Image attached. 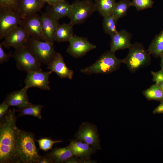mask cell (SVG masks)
Segmentation results:
<instances>
[{
    "mask_svg": "<svg viewBox=\"0 0 163 163\" xmlns=\"http://www.w3.org/2000/svg\"><path fill=\"white\" fill-rule=\"evenodd\" d=\"M2 43H0V63L2 64L8 60V58L11 57V53L8 54L5 52L3 48Z\"/></svg>",
    "mask_w": 163,
    "mask_h": 163,
    "instance_id": "32",
    "label": "cell"
},
{
    "mask_svg": "<svg viewBox=\"0 0 163 163\" xmlns=\"http://www.w3.org/2000/svg\"><path fill=\"white\" fill-rule=\"evenodd\" d=\"M99 136L96 126L88 122L82 123L75 136L76 140L85 143L96 150L101 149Z\"/></svg>",
    "mask_w": 163,
    "mask_h": 163,
    "instance_id": "8",
    "label": "cell"
},
{
    "mask_svg": "<svg viewBox=\"0 0 163 163\" xmlns=\"http://www.w3.org/2000/svg\"><path fill=\"white\" fill-rule=\"evenodd\" d=\"M73 26L70 23L59 24L55 32L54 41L58 42L69 41L74 35Z\"/></svg>",
    "mask_w": 163,
    "mask_h": 163,
    "instance_id": "21",
    "label": "cell"
},
{
    "mask_svg": "<svg viewBox=\"0 0 163 163\" xmlns=\"http://www.w3.org/2000/svg\"><path fill=\"white\" fill-rule=\"evenodd\" d=\"M20 26L26 30L30 37L45 41L40 16L37 13L31 14L22 19Z\"/></svg>",
    "mask_w": 163,
    "mask_h": 163,
    "instance_id": "13",
    "label": "cell"
},
{
    "mask_svg": "<svg viewBox=\"0 0 163 163\" xmlns=\"http://www.w3.org/2000/svg\"><path fill=\"white\" fill-rule=\"evenodd\" d=\"M116 0H95L96 11L103 17L111 14Z\"/></svg>",
    "mask_w": 163,
    "mask_h": 163,
    "instance_id": "24",
    "label": "cell"
},
{
    "mask_svg": "<svg viewBox=\"0 0 163 163\" xmlns=\"http://www.w3.org/2000/svg\"><path fill=\"white\" fill-rule=\"evenodd\" d=\"M74 156L82 159H90L91 156L96 152V149L80 141L71 140L68 145Z\"/></svg>",
    "mask_w": 163,
    "mask_h": 163,
    "instance_id": "18",
    "label": "cell"
},
{
    "mask_svg": "<svg viewBox=\"0 0 163 163\" xmlns=\"http://www.w3.org/2000/svg\"><path fill=\"white\" fill-rule=\"evenodd\" d=\"M16 110H8L0 119V163H19L16 152L18 129L16 125Z\"/></svg>",
    "mask_w": 163,
    "mask_h": 163,
    "instance_id": "1",
    "label": "cell"
},
{
    "mask_svg": "<svg viewBox=\"0 0 163 163\" xmlns=\"http://www.w3.org/2000/svg\"><path fill=\"white\" fill-rule=\"evenodd\" d=\"M35 140L38 143L39 149L45 152L52 149L53 145L55 143L62 142L60 140H53L50 138L47 137L42 138L38 140L35 139Z\"/></svg>",
    "mask_w": 163,
    "mask_h": 163,
    "instance_id": "29",
    "label": "cell"
},
{
    "mask_svg": "<svg viewBox=\"0 0 163 163\" xmlns=\"http://www.w3.org/2000/svg\"><path fill=\"white\" fill-rule=\"evenodd\" d=\"M161 58L160 66L161 69L163 70V54L160 57Z\"/></svg>",
    "mask_w": 163,
    "mask_h": 163,
    "instance_id": "39",
    "label": "cell"
},
{
    "mask_svg": "<svg viewBox=\"0 0 163 163\" xmlns=\"http://www.w3.org/2000/svg\"><path fill=\"white\" fill-rule=\"evenodd\" d=\"M30 37L26 30L19 25L4 37L2 43L6 48L9 49L12 47L16 49L25 46Z\"/></svg>",
    "mask_w": 163,
    "mask_h": 163,
    "instance_id": "10",
    "label": "cell"
},
{
    "mask_svg": "<svg viewBox=\"0 0 163 163\" xmlns=\"http://www.w3.org/2000/svg\"><path fill=\"white\" fill-rule=\"evenodd\" d=\"M143 95L148 101H163V91L156 83L142 91Z\"/></svg>",
    "mask_w": 163,
    "mask_h": 163,
    "instance_id": "26",
    "label": "cell"
},
{
    "mask_svg": "<svg viewBox=\"0 0 163 163\" xmlns=\"http://www.w3.org/2000/svg\"><path fill=\"white\" fill-rule=\"evenodd\" d=\"M17 0H0L1 9L18 11Z\"/></svg>",
    "mask_w": 163,
    "mask_h": 163,
    "instance_id": "31",
    "label": "cell"
},
{
    "mask_svg": "<svg viewBox=\"0 0 163 163\" xmlns=\"http://www.w3.org/2000/svg\"><path fill=\"white\" fill-rule=\"evenodd\" d=\"M9 106L4 101L0 105V119L3 117L8 110Z\"/></svg>",
    "mask_w": 163,
    "mask_h": 163,
    "instance_id": "34",
    "label": "cell"
},
{
    "mask_svg": "<svg viewBox=\"0 0 163 163\" xmlns=\"http://www.w3.org/2000/svg\"><path fill=\"white\" fill-rule=\"evenodd\" d=\"M40 18L45 41L54 43V35L59 24V20L48 12L42 13Z\"/></svg>",
    "mask_w": 163,
    "mask_h": 163,
    "instance_id": "14",
    "label": "cell"
},
{
    "mask_svg": "<svg viewBox=\"0 0 163 163\" xmlns=\"http://www.w3.org/2000/svg\"><path fill=\"white\" fill-rule=\"evenodd\" d=\"M11 57L15 61L18 69L27 73L42 71L41 63L25 46L15 49Z\"/></svg>",
    "mask_w": 163,
    "mask_h": 163,
    "instance_id": "6",
    "label": "cell"
},
{
    "mask_svg": "<svg viewBox=\"0 0 163 163\" xmlns=\"http://www.w3.org/2000/svg\"><path fill=\"white\" fill-rule=\"evenodd\" d=\"M42 64L48 65L55 57L54 43L30 37L26 45Z\"/></svg>",
    "mask_w": 163,
    "mask_h": 163,
    "instance_id": "5",
    "label": "cell"
},
{
    "mask_svg": "<svg viewBox=\"0 0 163 163\" xmlns=\"http://www.w3.org/2000/svg\"><path fill=\"white\" fill-rule=\"evenodd\" d=\"M38 163H52L51 160L47 154L41 156Z\"/></svg>",
    "mask_w": 163,
    "mask_h": 163,
    "instance_id": "35",
    "label": "cell"
},
{
    "mask_svg": "<svg viewBox=\"0 0 163 163\" xmlns=\"http://www.w3.org/2000/svg\"><path fill=\"white\" fill-rule=\"evenodd\" d=\"M67 52L72 57L77 58L85 55L96 46L90 43L87 38L74 35L68 41Z\"/></svg>",
    "mask_w": 163,
    "mask_h": 163,
    "instance_id": "11",
    "label": "cell"
},
{
    "mask_svg": "<svg viewBox=\"0 0 163 163\" xmlns=\"http://www.w3.org/2000/svg\"><path fill=\"white\" fill-rule=\"evenodd\" d=\"M41 4L40 0H21L18 11L22 19L40 10Z\"/></svg>",
    "mask_w": 163,
    "mask_h": 163,
    "instance_id": "19",
    "label": "cell"
},
{
    "mask_svg": "<svg viewBox=\"0 0 163 163\" xmlns=\"http://www.w3.org/2000/svg\"><path fill=\"white\" fill-rule=\"evenodd\" d=\"M49 3L52 5H55L59 3L60 0H48Z\"/></svg>",
    "mask_w": 163,
    "mask_h": 163,
    "instance_id": "37",
    "label": "cell"
},
{
    "mask_svg": "<svg viewBox=\"0 0 163 163\" xmlns=\"http://www.w3.org/2000/svg\"><path fill=\"white\" fill-rule=\"evenodd\" d=\"M153 113L163 114V101L160 102V104L153 111Z\"/></svg>",
    "mask_w": 163,
    "mask_h": 163,
    "instance_id": "36",
    "label": "cell"
},
{
    "mask_svg": "<svg viewBox=\"0 0 163 163\" xmlns=\"http://www.w3.org/2000/svg\"><path fill=\"white\" fill-rule=\"evenodd\" d=\"M47 154L51 159L52 163L65 162L74 156L72 152L68 146L63 148L56 147Z\"/></svg>",
    "mask_w": 163,
    "mask_h": 163,
    "instance_id": "20",
    "label": "cell"
},
{
    "mask_svg": "<svg viewBox=\"0 0 163 163\" xmlns=\"http://www.w3.org/2000/svg\"><path fill=\"white\" fill-rule=\"evenodd\" d=\"M43 2H46L49 3L48 0H41Z\"/></svg>",
    "mask_w": 163,
    "mask_h": 163,
    "instance_id": "40",
    "label": "cell"
},
{
    "mask_svg": "<svg viewBox=\"0 0 163 163\" xmlns=\"http://www.w3.org/2000/svg\"><path fill=\"white\" fill-rule=\"evenodd\" d=\"M28 89L25 86L21 90L9 94L4 101L9 107L15 106L18 108L30 104L31 103L29 101L27 94Z\"/></svg>",
    "mask_w": 163,
    "mask_h": 163,
    "instance_id": "17",
    "label": "cell"
},
{
    "mask_svg": "<svg viewBox=\"0 0 163 163\" xmlns=\"http://www.w3.org/2000/svg\"><path fill=\"white\" fill-rule=\"evenodd\" d=\"M129 49L127 56L123 59V63L130 72L135 73L150 64L151 55L145 49L143 44L136 42L132 44Z\"/></svg>",
    "mask_w": 163,
    "mask_h": 163,
    "instance_id": "4",
    "label": "cell"
},
{
    "mask_svg": "<svg viewBox=\"0 0 163 163\" xmlns=\"http://www.w3.org/2000/svg\"><path fill=\"white\" fill-rule=\"evenodd\" d=\"M123 62V59L118 58L115 53L107 51L103 53L94 64L81 69L80 72L86 75L108 74L118 70Z\"/></svg>",
    "mask_w": 163,
    "mask_h": 163,
    "instance_id": "3",
    "label": "cell"
},
{
    "mask_svg": "<svg viewBox=\"0 0 163 163\" xmlns=\"http://www.w3.org/2000/svg\"><path fill=\"white\" fill-rule=\"evenodd\" d=\"M96 11L95 3L91 0H76L71 4L68 17L73 26L81 24Z\"/></svg>",
    "mask_w": 163,
    "mask_h": 163,
    "instance_id": "7",
    "label": "cell"
},
{
    "mask_svg": "<svg viewBox=\"0 0 163 163\" xmlns=\"http://www.w3.org/2000/svg\"><path fill=\"white\" fill-rule=\"evenodd\" d=\"M131 2L129 0H120L116 2L111 15L117 20L124 17L131 6Z\"/></svg>",
    "mask_w": 163,
    "mask_h": 163,
    "instance_id": "27",
    "label": "cell"
},
{
    "mask_svg": "<svg viewBox=\"0 0 163 163\" xmlns=\"http://www.w3.org/2000/svg\"><path fill=\"white\" fill-rule=\"evenodd\" d=\"M34 138V133L18 129L16 152L19 163H38L41 156L36 147Z\"/></svg>",
    "mask_w": 163,
    "mask_h": 163,
    "instance_id": "2",
    "label": "cell"
},
{
    "mask_svg": "<svg viewBox=\"0 0 163 163\" xmlns=\"http://www.w3.org/2000/svg\"><path fill=\"white\" fill-rule=\"evenodd\" d=\"M154 4L152 0H132L131 6L134 7L139 11L152 8Z\"/></svg>",
    "mask_w": 163,
    "mask_h": 163,
    "instance_id": "30",
    "label": "cell"
},
{
    "mask_svg": "<svg viewBox=\"0 0 163 163\" xmlns=\"http://www.w3.org/2000/svg\"><path fill=\"white\" fill-rule=\"evenodd\" d=\"M44 107L43 105L34 104L31 103L26 106L18 108L16 111L19 113L18 117L31 115L40 119L42 118L41 111Z\"/></svg>",
    "mask_w": 163,
    "mask_h": 163,
    "instance_id": "25",
    "label": "cell"
},
{
    "mask_svg": "<svg viewBox=\"0 0 163 163\" xmlns=\"http://www.w3.org/2000/svg\"><path fill=\"white\" fill-rule=\"evenodd\" d=\"M151 74L152 76V80L155 83L160 81H163V70L154 72H151Z\"/></svg>",
    "mask_w": 163,
    "mask_h": 163,
    "instance_id": "33",
    "label": "cell"
},
{
    "mask_svg": "<svg viewBox=\"0 0 163 163\" xmlns=\"http://www.w3.org/2000/svg\"><path fill=\"white\" fill-rule=\"evenodd\" d=\"M64 0H60V1H64Z\"/></svg>",
    "mask_w": 163,
    "mask_h": 163,
    "instance_id": "41",
    "label": "cell"
},
{
    "mask_svg": "<svg viewBox=\"0 0 163 163\" xmlns=\"http://www.w3.org/2000/svg\"><path fill=\"white\" fill-rule=\"evenodd\" d=\"M155 83L157 84L160 87L163 91V81L158 82Z\"/></svg>",
    "mask_w": 163,
    "mask_h": 163,
    "instance_id": "38",
    "label": "cell"
},
{
    "mask_svg": "<svg viewBox=\"0 0 163 163\" xmlns=\"http://www.w3.org/2000/svg\"><path fill=\"white\" fill-rule=\"evenodd\" d=\"M22 19L18 11L1 10L0 39L2 40L11 31L20 25Z\"/></svg>",
    "mask_w": 163,
    "mask_h": 163,
    "instance_id": "9",
    "label": "cell"
},
{
    "mask_svg": "<svg viewBox=\"0 0 163 163\" xmlns=\"http://www.w3.org/2000/svg\"><path fill=\"white\" fill-rule=\"evenodd\" d=\"M110 36V51L114 53L120 50L129 49L132 45V34L125 30L117 31Z\"/></svg>",
    "mask_w": 163,
    "mask_h": 163,
    "instance_id": "15",
    "label": "cell"
},
{
    "mask_svg": "<svg viewBox=\"0 0 163 163\" xmlns=\"http://www.w3.org/2000/svg\"><path fill=\"white\" fill-rule=\"evenodd\" d=\"M47 69L54 72L61 78L72 79L74 72L68 68L65 63L63 58L59 53H57L52 62L48 65Z\"/></svg>",
    "mask_w": 163,
    "mask_h": 163,
    "instance_id": "16",
    "label": "cell"
},
{
    "mask_svg": "<svg viewBox=\"0 0 163 163\" xmlns=\"http://www.w3.org/2000/svg\"><path fill=\"white\" fill-rule=\"evenodd\" d=\"M117 21L111 14L104 17L102 27L104 32L110 36L117 32Z\"/></svg>",
    "mask_w": 163,
    "mask_h": 163,
    "instance_id": "28",
    "label": "cell"
},
{
    "mask_svg": "<svg viewBox=\"0 0 163 163\" xmlns=\"http://www.w3.org/2000/svg\"><path fill=\"white\" fill-rule=\"evenodd\" d=\"M147 51L156 58L160 57L163 54V30L152 40Z\"/></svg>",
    "mask_w": 163,
    "mask_h": 163,
    "instance_id": "22",
    "label": "cell"
},
{
    "mask_svg": "<svg viewBox=\"0 0 163 163\" xmlns=\"http://www.w3.org/2000/svg\"><path fill=\"white\" fill-rule=\"evenodd\" d=\"M52 72L38 71L27 73L24 80L25 87L28 88H37L43 90H49V77Z\"/></svg>",
    "mask_w": 163,
    "mask_h": 163,
    "instance_id": "12",
    "label": "cell"
},
{
    "mask_svg": "<svg viewBox=\"0 0 163 163\" xmlns=\"http://www.w3.org/2000/svg\"><path fill=\"white\" fill-rule=\"evenodd\" d=\"M52 7L48 11L57 19L68 16L70 12L71 4L64 1H60Z\"/></svg>",
    "mask_w": 163,
    "mask_h": 163,
    "instance_id": "23",
    "label": "cell"
}]
</instances>
